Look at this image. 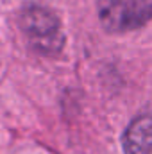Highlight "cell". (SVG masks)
Here are the masks:
<instances>
[{
  "mask_svg": "<svg viewBox=\"0 0 152 154\" xmlns=\"http://www.w3.org/2000/svg\"><path fill=\"white\" fill-rule=\"evenodd\" d=\"M18 23L29 43L41 54H56L63 48V31L59 18L38 4L25 5L18 14Z\"/></svg>",
  "mask_w": 152,
  "mask_h": 154,
  "instance_id": "cell-1",
  "label": "cell"
},
{
  "mask_svg": "<svg viewBox=\"0 0 152 154\" xmlns=\"http://www.w3.org/2000/svg\"><path fill=\"white\" fill-rule=\"evenodd\" d=\"M99 18L109 32L140 29L152 18L150 0H99Z\"/></svg>",
  "mask_w": 152,
  "mask_h": 154,
  "instance_id": "cell-2",
  "label": "cell"
},
{
  "mask_svg": "<svg viewBox=\"0 0 152 154\" xmlns=\"http://www.w3.org/2000/svg\"><path fill=\"white\" fill-rule=\"evenodd\" d=\"M125 154H152V115L134 118L123 134Z\"/></svg>",
  "mask_w": 152,
  "mask_h": 154,
  "instance_id": "cell-3",
  "label": "cell"
}]
</instances>
